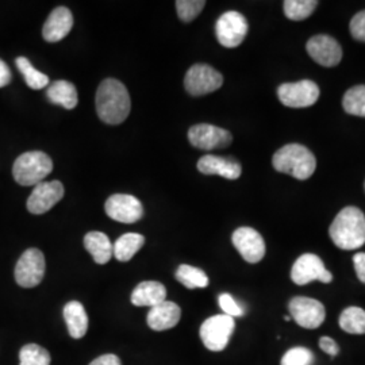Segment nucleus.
Returning a JSON list of instances; mask_svg holds the SVG:
<instances>
[{
    "instance_id": "obj_1",
    "label": "nucleus",
    "mask_w": 365,
    "mask_h": 365,
    "mask_svg": "<svg viewBox=\"0 0 365 365\" xmlns=\"http://www.w3.org/2000/svg\"><path fill=\"white\" fill-rule=\"evenodd\" d=\"M96 113L107 125H120L130 114V95L117 78H106L96 91Z\"/></svg>"
},
{
    "instance_id": "obj_2",
    "label": "nucleus",
    "mask_w": 365,
    "mask_h": 365,
    "mask_svg": "<svg viewBox=\"0 0 365 365\" xmlns=\"http://www.w3.org/2000/svg\"><path fill=\"white\" fill-rule=\"evenodd\" d=\"M329 235L337 248L344 250L361 248L365 244L364 212L353 206L341 210L330 225Z\"/></svg>"
},
{
    "instance_id": "obj_3",
    "label": "nucleus",
    "mask_w": 365,
    "mask_h": 365,
    "mask_svg": "<svg viewBox=\"0 0 365 365\" xmlns=\"http://www.w3.org/2000/svg\"><path fill=\"white\" fill-rule=\"evenodd\" d=\"M274 170L289 175L298 180H307L317 168V160L312 150L299 144L280 148L272 158Z\"/></svg>"
},
{
    "instance_id": "obj_4",
    "label": "nucleus",
    "mask_w": 365,
    "mask_h": 365,
    "mask_svg": "<svg viewBox=\"0 0 365 365\" xmlns=\"http://www.w3.org/2000/svg\"><path fill=\"white\" fill-rule=\"evenodd\" d=\"M53 170L51 157L43 152L33 150L18 157L14 163L13 176L21 185H37L49 176Z\"/></svg>"
},
{
    "instance_id": "obj_5",
    "label": "nucleus",
    "mask_w": 365,
    "mask_h": 365,
    "mask_svg": "<svg viewBox=\"0 0 365 365\" xmlns=\"http://www.w3.org/2000/svg\"><path fill=\"white\" fill-rule=\"evenodd\" d=\"M235 318L229 315H214L207 318L200 327V339L211 352H222L235 331Z\"/></svg>"
},
{
    "instance_id": "obj_6",
    "label": "nucleus",
    "mask_w": 365,
    "mask_h": 365,
    "mask_svg": "<svg viewBox=\"0 0 365 365\" xmlns=\"http://www.w3.org/2000/svg\"><path fill=\"white\" fill-rule=\"evenodd\" d=\"M45 256L37 248L27 249L15 265V282L22 288L38 286L45 276Z\"/></svg>"
},
{
    "instance_id": "obj_7",
    "label": "nucleus",
    "mask_w": 365,
    "mask_h": 365,
    "mask_svg": "<svg viewBox=\"0 0 365 365\" xmlns=\"http://www.w3.org/2000/svg\"><path fill=\"white\" fill-rule=\"evenodd\" d=\"M223 84V76L207 64L191 66L184 78V88L192 96H203L220 90Z\"/></svg>"
},
{
    "instance_id": "obj_8",
    "label": "nucleus",
    "mask_w": 365,
    "mask_h": 365,
    "mask_svg": "<svg viewBox=\"0 0 365 365\" xmlns=\"http://www.w3.org/2000/svg\"><path fill=\"white\" fill-rule=\"evenodd\" d=\"M248 21L242 14L227 11L215 24V36L222 46L233 49L240 46L248 34Z\"/></svg>"
},
{
    "instance_id": "obj_9",
    "label": "nucleus",
    "mask_w": 365,
    "mask_h": 365,
    "mask_svg": "<svg viewBox=\"0 0 365 365\" xmlns=\"http://www.w3.org/2000/svg\"><path fill=\"white\" fill-rule=\"evenodd\" d=\"M279 101L291 108H304L315 105L319 98V87L312 80L284 83L277 88Z\"/></svg>"
},
{
    "instance_id": "obj_10",
    "label": "nucleus",
    "mask_w": 365,
    "mask_h": 365,
    "mask_svg": "<svg viewBox=\"0 0 365 365\" xmlns=\"http://www.w3.org/2000/svg\"><path fill=\"white\" fill-rule=\"evenodd\" d=\"M291 279L298 286H306L314 280L321 283H331L333 274H330L317 255L306 253L295 261L291 269Z\"/></svg>"
},
{
    "instance_id": "obj_11",
    "label": "nucleus",
    "mask_w": 365,
    "mask_h": 365,
    "mask_svg": "<svg viewBox=\"0 0 365 365\" xmlns=\"http://www.w3.org/2000/svg\"><path fill=\"white\" fill-rule=\"evenodd\" d=\"M188 141L196 149L214 150L227 148L233 143V135L230 131L222 129L209 123H199L190 128Z\"/></svg>"
},
{
    "instance_id": "obj_12",
    "label": "nucleus",
    "mask_w": 365,
    "mask_h": 365,
    "mask_svg": "<svg viewBox=\"0 0 365 365\" xmlns=\"http://www.w3.org/2000/svg\"><path fill=\"white\" fill-rule=\"evenodd\" d=\"M294 321L304 329H317L325 321V306L319 300L306 297H295L288 304Z\"/></svg>"
},
{
    "instance_id": "obj_13",
    "label": "nucleus",
    "mask_w": 365,
    "mask_h": 365,
    "mask_svg": "<svg viewBox=\"0 0 365 365\" xmlns=\"http://www.w3.org/2000/svg\"><path fill=\"white\" fill-rule=\"evenodd\" d=\"M106 214L120 223H134L144 217V206L135 196L114 194L106 200Z\"/></svg>"
},
{
    "instance_id": "obj_14",
    "label": "nucleus",
    "mask_w": 365,
    "mask_h": 365,
    "mask_svg": "<svg viewBox=\"0 0 365 365\" xmlns=\"http://www.w3.org/2000/svg\"><path fill=\"white\" fill-rule=\"evenodd\" d=\"M64 197V185L58 180L37 184L27 199L26 207L31 214L41 215L48 212Z\"/></svg>"
},
{
    "instance_id": "obj_15",
    "label": "nucleus",
    "mask_w": 365,
    "mask_h": 365,
    "mask_svg": "<svg viewBox=\"0 0 365 365\" xmlns=\"http://www.w3.org/2000/svg\"><path fill=\"white\" fill-rule=\"evenodd\" d=\"M235 248L250 264L260 262L265 256V242L260 233L252 227H240L232 237Z\"/></svg>"
},
{
    "instance_id": "obj_16",
    "label": "nucleus",
    "mask_w": 365,
    "mask_h": 365,
    "mask_svg": "<svg viewBox=\"0 0 365 365\" xmlns=\"http://www.w3.org/2000/svg\"><path fill=\"white\" fill-rule=\"evenodd\" d=\"M306 49L317 64L327 68L339 66L342 58L341 45L329 36H315L309 39Z\"/></svg>"
},
{
    "instance_id": "obj_17",
    "label": "nucleus",
    "mask_w": 365,
    "mask_h": 365,
    "mask_svg": "<svg viewBox=\"0 0 365 365\" xmlns=\"http://www.w3.org/2000/svg\"><path fill=\"white\" fill-rule=\"evenodd\" d=\"M197 170L203 175H218L227 180H237L242 173V167L232 157L206 155L199 158Z\"/></svg>"
},
{
    "instance_id": "obj_18",
    "label": "nucleus",
    "mask_w": 365,
    "mask_h": 365,
    "mask_svg": "<svg viewBox=\"0 0 365 365\" xmlns=\"http://www.w3.org/2000/svg\"><path fill=\"white\" fill-rule=\"evenodd\" d=\"M72 27H73V15L69 9L60 6L54 9L48 16L42 29V36L48 42H58L66 38V36L71 33Z\"/></svg>"
},
{
    "instance_id": "obj_19",
    "label": "nucleus",
    "mask_w": 365,
    "mask_h": 365,
    "mask_svg": "<svg viewBox=\"0 0 365 365\" xmlns=\"http://www.w3.org/2000/svg\"><path fill=\"white\" fill-rule=\"evenodd\" d=\"M180 318H182V309L170 300H164L150 309V312L146 317V322L152 330L164 331L176 327Z\"/></svg>"
},
{
    "instance_id": "obj_20",
    "label": "nucleus",
    "mask_w": 365,
    "mask_h": 365,
    "mask_svg": "<svg viewBox=\"0 0 365 365\" xmlns=\"http://www.w3.org/2000/svg\"><path fill=\"white\" fill-rule=\"evenodd\" d=\"M167 300V288L160 282H143L131 292V303L138 307H155Z\"/></svg>"
},
{
    "instance_id": "obj_21",
    "label": "nucleus",
    "mask_w": 365,
    "mask_h": 365,
    "mask_svg": "<svg viewBox=\"0 0 365 365\" xmlns=\"http://www.w3.org/2000/svg\"><path fill=\"white\" fill-rule=\"evenodd\" d=\"M64 319L68 327V333L72 339H83L86 336L88 330V315L80 302L71 300L66 303L64 307Z\"/></svg>"
},
{
    "instance_id": "obj_22",
    "label": "nucleus",
    "mask_w": 365,
    "mask_h": 365,
    "mask_svg": "<svg viewBox=\"0 0 365 365\" xmlns=\"http://www.w3.org/2000/svg\"><path fill=\"white\" fill-rule=\"evenodd\" d=\"M84 248L88 250L96 264L103 265L111 260L114 250L110 238L102 232H90L84 237Z\"/></svg>"
},
{
    "instance_id": "obj_23",
    "label": "nucleus",
    "mask_w": 365,
    "mask_h": 365,
    "mask_svg": "<svg viewBox=\"0 0 365 365\" xmlns=\"http://www.w3.org/2000/svg\"><path fill=\"white\" fill-rule=\"evenodd\" d=\"M46 96L53 105L63 106L66 110H73L78 103V90L75 84L66 80L53 81L48 87Z\"/></svg>"
},
{
    "instance_id": "obj_24",
    "label": "nucleus",
    "mask_w": 365,
    "mask_h": 365,
    "mask_svg": "<svg viewBox=\"0 0 365 365\" xmlns=\"http://www.w3.org/2000/svg\"><path fill=\"white\" fill-rule=\"evenodd\" d=\"M145 237L138 233H126L120 235L113 245L114 257L119 261H130L135 253L144 247Z\"/></svg>"
},
{
    "instance_id": "obj_25",
    "label": "nucleus",
    "mask_w": 365,
    "mask_h": 365,
    "mask_svg": "<svg viewBox=\"0 0 365 365\" xmlns=\"http://www.w3.org/2000/svg\"><path fill=\"white\" fill-rule=\"evenodd\" d=\"M175 277L179 283H182V286L188 289H195V288H206L209 286V276L206 274L205 271L192 267V265H187L182 264L178 269Z\"/></svg>"
},
{
    "instance_id": "obj_26",
    "label": "nucleus",
    "mask_w": 365,
    "mask_h": 365,
    "mask_svg": "<svg viewBox=\"0 0 365 365\" xmlns=\"http://www.w3.org/2000/svg\"><path fill=\"white\" fill-rule=\"evenodd\" d=\"M339 327L349 334H365V310L348 307L339 315Z\"/></svg>"
},
{
    "instance_id": "obj_27",
    "label": "nucleus",
    "mask_w": 365,
    "mask_h": 365,
    "mask_svg": "<svg viewBox=\"0 0 365 365\" xmlns=\"http://www.w3.org/2000/svg\"><path fill=\"white\" fill-rule=\"evenodd\" d=\"M15 64L18 66L19 72L24 75L27 86L31 90H42L49 86V81H51L49 78L31 66V63L27 60L26 57H18L15 60Z\"/></svg>"
},
{
    "instance_id": "obj_28",
    "label": "nucleus",
    "mask_w": 365,
    "mask_h": 365,
    "mask_svg": "<svg viewBox=\"0 0 365 365\" xmlns=\"http://www.w3.org/2000/svg\"><path fill=\"white\" fill-rule=\"evenodd\" d=\"M342 107L351 115L365 118V86H356L348 90L344 95Z\"/></svg>"
},
{
    "instance_id": "obj_29",
    "label": "nucleus",
    "mask_w": 365,
    "mask_h": 365,
    "mask_svg": "<svg viewBox=\"0 0 365 365\" xmlns=\"http://www.w3.org/2000/svg\"><path fill=\"white\" fill-rule=\"evenodd\" d=\"M317 0H286L283 3L284 14L291 21H304L317 9Z\"/></svg>"
},
{
    "instance_id": "obj_30",
    "label": "nucleus",
    "mask_w": 365,
    "mask_h": 365,
    "mask_svg": "<svg viewBox=\"0 0 365 365\" xmlns=\"http://www.w3.org/2000/svg\"><path fill=\"white\" fill-rule=\"evenodd\" d=\"M51 354L37 344H27L19 352V365H51Z\"/></svg>"
},
{
    "instance_id": "obj_31",
    "label": "nucleus",
    "mask_w": 365,
    "mask_h": 365,
    "mask_svg": "<svg viewBox=\"0 0 365 365\" xmlns=\"http://www.w3.org/2000/svg\"><path fill=\"white\" fill-rule=\"evenodd\" d=\"M206 6L205 0H178L176 11L182 22H192L196 16L203 11Z\"/></svg>"
},
{
    "instance_id": "obj_32",
    "label": "nucleus",
    "mask_w": 365,
    "mask_h": 365,
    "mask_svg": "<svg viewBox=\"0 0 365 365\" xmlns=\"http://www.w3.org/2000/svg\"><path fill=\"white\" fill-rule=\"evenodd\" d=\"M313 352L303 346L289 349L282 359V365H313Z\"/></svg>"
},
{
    "instance_id": "obj_33",
    "label": "nucleus",
    "mask_w": 365,
    "mask_h": 365,
    "mask_svg": "<svg viewBox=\"0 0 365 365\" xmlns=\"http://www.w3.org/2000/svg\"><path fill=\"white\" fill-rule=\"evenodd\" d=\"M218 302L225 315L235 318V317H242L245 314L244 309L237 303V300L230 294H222L218 298Z\"/></svg>"
},
{
    "instance_id": "obj_34",
    "label": "nucleus",
    "mask_w": 365,
    "mask_h": 365,
    "mask_svg": "<svg viewBox=\"0 0 365 365\" xmlns=\"http://www.w3.org/2000/svg\"><path fill=\"white\" fill-rule=\"evenodd\" d=\"M351 34L353 38L365 42V10L353 16L351 21Z\"/></svg>"
},
{
    "instance_id": "obj_35",
    "label": "nucleus",
    "mask_w": 365,
    "mask_h": 365,
    "mask_svg": "<svg viewBox=\"0 0 365 365\" xmlns=\"http://www.w3.org/2000/svg\"><path fill=\"white\" fill-rule=\"evenodd\" d=\"M353 264L357 277L365 284V253H357L353 256Z\"/></svg>"
},
{
    "instance_id": "obj_36",
    "label": "nucleus",
    "mask_w": 365,
    "mask_h": 365,
    "mask_svg": "<svg viewBox=\"0 0 365 365\" xmlns=\"http://www.w3.org/2000/svg\"><path fill=\"white\" fill-rule=\"evenodd\" d=\"M319 348L324 351V352L330 354V356H337L339 352V345L337 342L330 337H322L319 339Z\"/></svg>"
},
{
    "instance_id": "obj_37",
    "label": "nucleus",
    "mask_w": 365,
    "mask_h": 365,
    "mask_svg": "<svg viewBox=\"0 0 365 365\" xmlns=\"http://www.w3.org/2000/svg\"><path fill=\"white\" fill-rule=\"evenodd\" d=\"M11 80H13V73H11L10 68L3 60H0V88L9 86L11 83Z\"/></svg>"
},
{
    "instance_id": "obj_38",
    "label": "nucleus",
    "mask_w": 365,
    "mask_h": 365,
    "mask_svg": "<svg viewBox=\"0 0 365 365\" xmlns=\"http://www.w3.org/2000/svg\"><path fill=\"white\" fill-rule=\"evenodd\" d=\"M90 365H122V363L115 354H103L95 359Z\"/></svg>"
},
{
    "instance_id": "obj_39",
    "label": "nucleus",
    "mask_w": 365,
    "mask_h": 365,
    "mask_svg": "<svg viewBox=\"0 0 365 365\" xmlns=\"http://www.w3.org/2000/svg\"><path fill=\"white\" fill-rule=\"evenodd\" d=\"M289 319H291V317H289V315H284V321H289Z\"/></svg>"
},
{
    "instance_id": "obj_40",
    "label": "nucleus",
    "mask_w": 365,
    "mask_h": 365,
    "mask_svg": "<svg viewBox=\"0 0 365 365\" xmlns=\"http://www.w3.org/2000/svg\"><path fill=\"white\" fill-rule=\"evenodd\" d=\"M364 187H365V185H364Z\"/></svg>"
}]
</instances>
